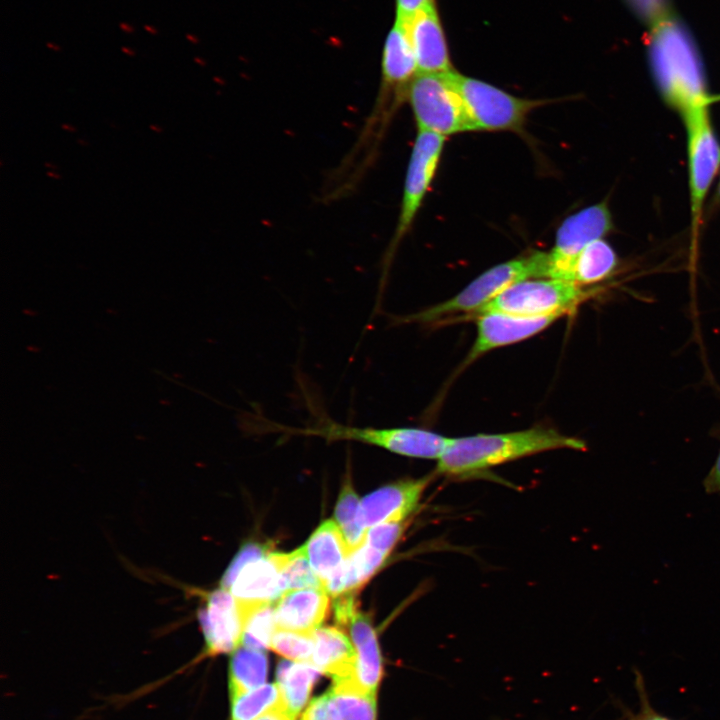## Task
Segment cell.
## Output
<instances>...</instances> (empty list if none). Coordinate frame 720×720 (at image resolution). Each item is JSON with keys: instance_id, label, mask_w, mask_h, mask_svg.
Returning a JSON list of instances; mask_svg holds the SVG:
<instances>
[{"instance_id": "1", "label": "cell", "mask_w": 720, "mask_h": 720, "mask_svg": "<svg viewBox=\"0 0 720 720\" xmlns=\"http://www.w3.org/2000/svg\"><path fill=\"white\" fill-rule=\"evenodd\" d=\"M559 449L584 451L586 444L544 426L457 437L451 439L437 460L435 472L450 478H468L510 461Z\"/></svg>"}, {"instance_id": "2", "label": "cell", "mask_w": 720, "mask_h": 720, "mask_svg": "<svg viewBox=\"0 0 720 720\" xmlns=\"http://www.w3.org/2000/svg\"><path fill=\"white\" fill-rule=\"evenodd\" d=\"M418 74L415 55L405 27L395 22L382 54L381 82L375 103L350 154L371 164L393 117L407 102L409 87Z\"/></svg>"}, {"instance_id": "3", "label": "cell", "mask_w": 720, "mask_h": 720, "mask_svg": "<svg viewBox=\"0 0 720 720\" xmlns=\"http://www.w3.org/2000/svg\"><path fill=\"white\" fill-rule=\"evenodd\" d=\"M650 29V60L665 98L681 112L709 104L701 62L684 26L671 16Z\"/></svg>"}, {"instance_id": "4", "label": "cell", "mask_w": 720, "mask_h": 720, "mask_svg": "<svg viewBox=\"0 0 720 720\" xmlns=\"http://www.w3.org/2000/svg\"><path fill=\"white\" fill-rule=\"evenodd\" d=\"M548 253L534 251L497 264L481 273L450 299L419 312L399 317V324L432 325L457 314L471 317L510 285L529 278H547Z\"/></svg>"}, {"instance_id": "5", "label": "cell", "mask_w": 720, "mask_h": 720, "mask_svg": "<svg viewBox=\"0 0 720 720\" xmlns=\"http://www.w3.org/2000/svg\"><path fill=\"white\" fill-rule=\"evenodd\" d=\"M445 75L460 95L474 131L522 133L530 112L553 101L517 97L455 70Z\"/></svg>"}, {"instance_id": "6", "label": "cell", "mask_w": 720, "mask_h": 720, "mask_svg": "<svg viewBox=\"0 0 720 720\" xmlns=\"http://www.w3.org/2000/svg\"><path fill=\"white\" fill-rule=\"evenodd\" d=\"M595 289L555 278H529L516 282L473 314L501 312L522 316L568 315L594 294Z\"/></svg>"}, {"instance_id": "7", "label": "cell", "mask_w": 720, "mask_h": 720, "mask_svg": "<svg viewBox=\"0 0 720 720\" xmlns=\"http://www.w3.org/2000/svg\"><path fill=\"white\" fill-rule=\"evenodd\" d=\"M445 140L446 137L435 133H417L406 170L398 220L383 258L380 289L385 285L398 246L413 225L435 177Z\"/></svg>"}, {"instance_id": "8", "label": "cell", "mask_w": 720, "mask_h": 720, "mask_svg": "<svg viewBox=\"0 0 720 720\" xmlns=\"http://www.w3.org/2000/svg\"><path fill=\"white\" fill-rule=\"evenodd\" d=\"M290 433L319 436L329 441L352 440L384 448L390 452L421 459L438 460L452 438L434 431L413 427H354L329 419L312 427L289 429Z\"/></svg>"}, {"instance_id": "9", "label": "cell", "mask_w": 720, "mask_h": 720, "mask_svg": "<svg viewBox=\"0 0 720 720\" xmlns=\"http://www.w3.org/2000/svg\"><path fill=\"white\" fill-rule=\"evenodd\" d=\"M418 131L441 136L474 131L464 103L445 74L418 73L407 95Z\"/></svg>"}, {"instance_id": "10", "label": "cell", "mask_w": 720, "mask_h": 720, "mask_svg": "<svg viewBox=\"0 0 720 720\" xmlns=\"http://www.w3.org/2000/svg\"><path fill=\"white\" fill-rule=\"evenodd\" d=\"M611 228V215L605 202L567 217L558 227L554 246L548 253L547 278L573 282L574 265L581 251Z\"/></svg>"}, {"instance_id": "11", "label": "cell", "mask_w": 720, "mask_h": 720, "mask_svg": "<svg viewBox=\"0 0 720 720\" xmlns=\"http://www.w3.org/2000/svg\"><path fill=\"white\" fill-rule=\"evenodd\" d=\"M682 114L688 132L692 223L695 230L703 199L720 163V147L710 125L707 103L690 106Z\"/></svg>"}, {"instance_id": "12", "label": "cell", "mask_w": 720, "mask_h": 720, "mask_svg": "<svg viewBox=\"0 0 720 720\" xmlns=\"http://www.w3.org/2000/svg\"><path fill=\"white\" fill-rule=\"evenodd\" d=\"M563 316L565 315L522 316L501 312H486L475 316L477 334L464 360V366L487 352L518 343L540 333Z\"/></svg>"}, {"instance_id": "13", "label": "cell", "mask_w": 720, "mask_h": 720, "mask_svg": "<svg viewBox=\"0 0 720 720\" xmlns=\"http://www.w3.org/2000/svg\"><path fill=\"white\" fill-rule=\"evenodd\" d=\"M433 475L406 479L383 486L360 502V521L365 529L382 523L404 522L413 514Z\"/></svg>"}, {"instance_id": "14", "label": "cell", "mask_w": 720, "mask_h": 720, "mask_svg": "<svg viewBox=\"0 0 720 720\" xmlns=\"http://www.w3.org/2000/svg\"><path fill=\"white\" fill-rule=\"evenodd\" d=\"M397 22L406 29L418 73L442 75L454 70L436 3L420 10L407 21Z\"/></svg>"}, {"instance_id": "15", "label": "cell", "mask_w": 720, "mask_h": 720, "mask_svg": "<svg viewBox=\"0 0 720 720\" xmlns=\"http://www.w3.org/2000/svg\"><path fill=\"white\" fill-rule=\"evenodd\" d=\"M199 622L209 655L229 653L242 641L243 620L231 592L220 588L208 593Z\"/></svg>"}, {"instance_id": "16", "label": "cell", "mask_w": 720, "mask_h": 720, "mask_svg": "<svg viewBox=\"0 0 720 720\" xmlns=\"http://www.w3.org/2000/svg\"><path fill=\"white\" fill-rule=\"evenodd\" d=\"M283 554L270 552L244 566L229 589L238 608L275 603L281 597Z\"/></svg>"}, {"instance_id": "17", "label": "cell", "mask_w": 720, "mask_h": 720, "mask_svg": "<svg viewBox=\"0 0 720 720\" xmlns=\"http://www.w3.org/2000/svg\"><path fill=\"white\" fill-rule=\"evenodd\" d=\"M329 607L323 588L286 591L275 602L276 628L313 634L325 620Z\"/></svg>"}, {"instance_id": "18", "label": "cell", "mask_w": 720, "mask_h": 720, "mask_svg": "<svg viewBox=\"0 0 720 720\" xmlns=\"http://www.w3.org/2000/svg\"><path fill=\"white\" fill-rule=\"evenodd\" d=\"M313 638L312 665L334 682L356 679V650L340 629L321 627L313 633Z\"/></svg>"}, {"instance_id": "19", "label": "cell", "mask_w": 720, "mask_h": 720, "mask_svg": "<svg viewBox=\"0 0 720 720\" xmlns=\"http://www.w3.org/2000/svg\"><path fill=\"white\" fill-rule=\"evenodd\" d=\"M348 627L357 654L356 679L364 689L376 694L383 668L375 630L361 611L356 612Z\"/></svg>"}, {"instance_id": "20", "label": "cell", "mask_w": 720, "mask_h": 720, "mask_svg": "<svg viewBox=\"0 0 720 720\" xmlns=\"http://www.w3.org/2000/svg\"><path fill=\"white\" fill-rule=\"evenodd\" d=\"M388 554L364 542L352 551L347 559L325 581L323 588L332 597L356 592L383 565Z\"/></svg>"}, {"instance_id": "21", "label": "cell", "mask_w": 720, "mask_h": 720, "mask_svg": "<svg viewBox=\"0 0 720 720\" xmlns=\"http://www.w3.org/2000/svg\"><path fill=\"white\" fill-rule=\"evenodd\" d=\"M310 565L324 585L350 554L336 521H324L303 545Z\"/></svg>"}, {"instance_id": "22", "label": "cell", "mask_w": 720, "mask_h": 720, "mask_svg": "<svg viewBox=\"0 0 720 720\" xmlns=\"http://www.w3.org/2000/svg\"><path fill=\"white\" fill-rule=\"evenodd\" d=\"M321 672L310 663L282 661L276 672L284 705L295 716L305 706Z\"/></svg>"}, {"instance_id": "23", "label": "cell", "mask_w": 720, "mask_h": 720, "mask_svg": "<svg viewBox=\"0 0 720 720\" xmlns=\"http://www.w3.org/2000/svg\"><path fill=\"white\" fill-rule=\"evenodd\" d=\"M268 671L267 656L262 650L239 648L233 654L229 669L231 697L262 686Z\"/></svg>"}, {"instance_id": "24", "label": "cell", "mask_w": 720, "mask_h": 720, "mask_svg": "<svg viewBox=\"0 0 720 720\" xmlns=\"http://www.w3.org/2000/svg\"><path fill=\"white\" fill-rule=\"evenodd\" d=\"M617 258L611 246L602 239L588 244L576 259L573 282L587 287L607 279L615 270Z\"/></svg>"}, {"instance_id": "25", "label": "cell", "mask_w": 720, "mask_h": 720, "mask_svg": "<svg viewBox=\"0 0 720 720\" xmlns=\"http://www.w3.org/2000/svg\"><path fill=\"white\" fill-rule=\"evenodd\" d=\"M328 692L341 720H376V694L356 679L335 681Z\"/></svg>"}, {"instance_id": "26", "label": "cell", "mask_w": 720, "mask_h": 720, "mask_svg": "<svg viewBox=\"0 0 720 720\" xmlns=\"http://www.w3.org/2000/svg\"><path fill=\"white\" fill-rule=\"evenodd\" d=\"M238 609L243 620L241 643L244 647L262 651L270 648L276 630L275 603H262Z\"/></svg>"}, {"instance_id": "27", "label": "cell", "mask_w": 720, "mask_h": 720, "mask_svg": "<svg viewBox=\"0 0 720 720\" xmlns=\"http://www.w3.org/2000/svg\"><path fill=\"white\" fill-rule=\"evenodd\" d=\"M360 502L351 482L343 485L335 508V519L347 542L350 553L365 542L366 531L360 521Z\"/></svg>"}, {"instance_id": "28", "label": "cell", "mask_w": 720, "mask_h": 720, "mask_svg": "<svg viewBox=\"0 0 720 720\" xmlns=\"http://www.w3.org/2000/svg\"><path fill=\"white\" fill-rule=\"evenodd\" d=\"M231 720H255L282 701L277 683L263 684L249 692L231 697Z\"/></svg>"}, {"instance_id": "29", "label": "cell", "mask_w": 720, "mask_h": 720, "mask_svg": "<svg viewBox=\"0 0 720 720\" xmlns=\"http://www.w3.org/2000/svg\"><path fill=\"white\" fill-rule=\"evenodd\" d=\"M304 588H323V584L313 571L302 546L291 553L283 554L281 589L285 593Z\"/></svg>"}, {"instance_id": "30", "label": "cell", "mask_w": 720, "mask_h": 720, "mask_svg": "<svg viewBox=\"0 0 720 720\" xmlns=\"http://www.w3.org/2000/svg\"><path fill=\"white\" fill-rule=\"evenodd\" d=\"M270 648L290 660L311 664L314 649L313 634L276 628Z\"/></svg>"}, {"instance_id": "31", "label": "cell", "mask_w": 720, "mask_h": 720, "mask_svg": "<svg viewBox=\"0 0 720 720\" xmlns=\"http://www.w3.org/2000/svg\"><path fill=\"white\" fill-rule=\"evenodd\" d=\"M406 527L405 522L382 523L366 531L365 543L389 555Z\"/></svg>"}, {"instance_id": "32", "label": "cell", "mask_w": 720, "mask_h": 720, "mask_svg": "<svg viewBox=\"0 0 720 720\" xmlns=\"http://www.w3.org/2000/svg\"><path fill=\"white\" fill-rule=\"evenodd\" d=\"M269 553V547L264 544L249 543L244 545L226 569L221 579V587L229 590L244 566L267 556Z\"/></svg>"}, {"instance_id": "33", "label": "cell", "mask_w": 720, "mask_h": 720, "mask_svg": "<svg viewBox=\"0 0 720 720\" xmlns=\"http://www.w3.org/2000/svg\"><path fill=\"white\" fill-rule=\"evenodd\" d=\"M633 10L653 27L659 22L671 17L668 0H626Z\"/></svg>"}, {"instance_id": "34", "label": "cell", "mask_w": 720, "mask_h": 720, "mask_svg": "<svg viewBox=\"0 0 720 720\" xmlns=\"http://www.w3.org/2000/svg\"><path fill=\"white\" fill-rule=\"evenodd\" d=\"M300 720H341V718L327 691L310 702Z\"/></svg>"}, {"instance_id": "35", "label": "cell", "mask_w": 720, "mask_h": 720, "mask_svg": "<svg viewBox=\"0 0 720 720\" xmlns=\"http://www.w3.org/2000/svg\"><path fill=\"white\" fill-rule=\"evenodd\" d=\"M356 592L345 593L335 597L334 614L335 620L340 626H348L352 617L358 610Z\"/></svg>"}, {"instance_id": "36", "label": "cell", "mask_w": 720, "mask_h": 720, "mask_svg": "<svg viewBox=\"0 0 720 720\" xmlns=\"http://www.w3.org/2000/svg\"><path fill=\"white\" fill-rule=\"evenodd\" d=\"M636 682L640 696L639 710L635 713L629 714L623 720H671L668 717L656 712L652 708L646 696L642 680L637 679Z\"/></svg>"}, {"instance_id": "37", "label": "cell", "mask_w": 720, "mask_h": 720, "mask_svg": "<svg viewBox=\"0 0 720 720\" xmlns=\"http://www.w3.org/2000/svg\"><path fill=\"white\" fill-rule=\"evenodd\" d=\"M435 3V0H396V20L407 21L420 10Z\"/></svg>"}, {"instance_id": "38", "label": "cell", "mask_w": 720, "mask_h": 720, "mask_svg": "<svg viewBox=\"0 0 720 720\" xmlns=\"http://www.w3.org/2000/svg\"><path fill=\"white\" fill-rule=\"evenodd\" d=\"M703 485L708 493L720 492V452L713 467L705 477Z\"/></svg>"}, {"instance_id": "39", "label": "cell", "mask_w": 720, "mask_h": 720, "mask_svg": "<svg viewBox=\"0 0 720 720\" xmlns=\"http://www.w3.org/2000/svg\"><path fill=\"white\" fill-rule=\"evenodd\" d=\"M296 716L293 715L287 707L284 705L283 701L275 705L274 707L267 710L265 713H263L261 716L256 718L255 720H295Z\"/></svg>"}, {"instance_id": "40", "label": "cell", "mask_w": 720, "mask_h": 720, "mask_svg": "<svg viewBox=\"0 0 720 720\" xmlns=\"http://www.w3.org/2000/svg\"><path fill=\"white\" fill-rule=\"evenodd\" d=\"M119 28L127 34H133L135 32V27L127 22H120Z\"/></svg>"}, {"instance_id": "41", "label": "cell", "mask_w": 720, "mask_h": 720, "mask_svg": "<svg viewBox=\"0 0 720 720\" xmlns=\"http://www.w3.org/2000/svg\"><path fill=\"white\" fill-rule=\"evenodd\" d=\"M143 28L146 32H148L149 34H152V35H157L159 33L158 29L152 25L146 24L143 26Z\"/></svg>"}, {"instance_id": "42", "label": "cell", "mask_w": 720, "mask_h": 720, "mask_svg": "<svg viewBox=\"0 0 720 720\" xmlns=\"http://www.w3.org/2000/svg\"><path fill=\"white\" fill-rule=\"evenodd\" d=\"M46 47L49 48L50 50L56 51V52H59L62 50V48L58 44H55L52 42H46Z\"/></svg>"}, {"instance_id": "43", "label": "cell", "mask_w": 720, "mask_h": 720, "mask_svg": "<svg viewBox=\"0 0 720 720\" xmlns=\"http://www.w3.org/2000/svg\"><path fill=\"white\" fill-rule=\"evenodd\" d=\"M121 51L130 57H132L136 54V52L132 48L126 47V46H122Z\"/></svg>"}, {"instance_id": "44", "label": "cell", "mask_w": 720, "mask_h": 720, "mask_svg": "<svg viewBox=\"0 0 720 720\" xmlns=\"http://www.w3.org/2000/svg\"><path fill=\"white\" fill-rule=\"evenodd\" d=\"M60 127L67 132H76V128L73 125L62 123Z\"/></svg>"}, {"instance_id": "45", "label": "cell", "mask_w": 720, "mask_h": 720, "mask_svg": "<svg viewBox=\"0 0 720 720\" xmlns=\"http://www.w3.org/2000/svg\"><path fill=\"white\" fill-rule=\"evenodd\" d=\"M46 175H47L49 178L56 179V180H59V179L62 178L60 174H58V173H56V172H53V171H47Z\"/></svg>"}, {"instance_id": "46", "label": "cell", "mask_w": 720, "mask_h": 720, "mask_svg": "<svg viewBox=\"0 0 720 720\" xmlns=\"http://www.w3.org/2000/svg\"><path fill=\"white\" fill-rule=\"evenodd\" d=\"M149 128H150L152 131L156 132V133H162V132H163L162 127L159 126V125H156V124H151V125L149 126Z\"/></svg>"}, {"instance_id": "47", "label": "cell", "mask_w": 720, "mask_h": 720, "mask_svg": "<svg viewBox=\"0 0 720 720\" xmlns=\"http://www.w3.org/2000/svg\"><path fill=\"white\" fill-rule=\"evenodd\" d=\"M186 39L193 44L198 43V39L193 34H186Z\"/></svg>"}, {"instance_id": "48", "label": "cell", "mask_w": 720, "mask_h": 720, "mask_svg": "<svg viewBox=\"0 0 720 720\" xmlns=\"http://www.w3.org/2000/svg\"><path fill=\"white\" fill-rule=\"evenodd\" d=\"M77 143H78L79 145H81V146H88V145H89V143H88L87 141H85V140H83V139H81V138H80V139H77Z\"/></svg>"}, {"instance_id": "49", "label": "cell", "mask_w": 720, "mask_h": 720, "mask_svg": "<svg viewBox=\"0 0 720 720\" xmlns=\"http://www.w3.org/2000/svg\"><path fill=\"white\" fill-rule=\"evenodd\" d=\"M44 166L47 167V168L57 169V166H56V165H53V164L50 163V162H45V163H44Z\"/></svg>"}]
</instances>
